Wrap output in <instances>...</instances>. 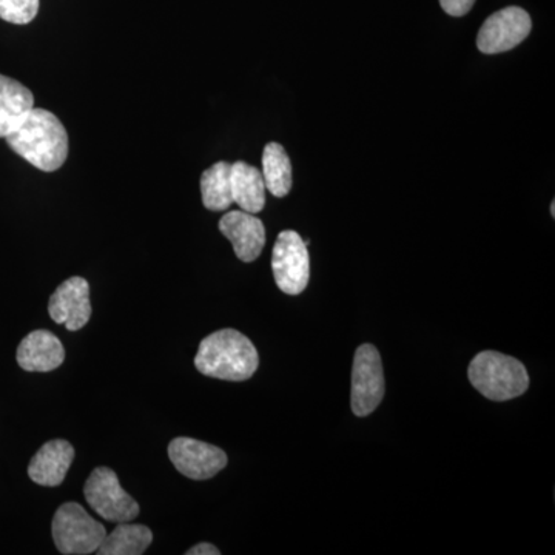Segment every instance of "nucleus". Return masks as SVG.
Listing matches in <instances>:
<instances>
[{
    "label": "nucleus",
    "instance_id": "f257e3e1",
    "mask_svg": "<svg viewBox=\"0 0 555 555\" xmlns=\"http://www.w3.org/2000/svg\"><path fill=\"white\" fill-rule=\"evenodd\" d=\"M5 139L10 149L36 169L56 171L67 160V130L49 109L33 108Z\"/></svg>",
    "mask_w": 555,
    "mask_h": 555
},
{
    "label": "nucleus",
    "instance_id": "f03ea898",
    "mask_svg": "<svg viewBox=\"0 0 555 555\" xmlns=\"http://www.w3.org/2000/svg\"><path fill=\"white\" fill-rule=\"evenodd\" d=\"M258 364L257 347L235 328L208 335L201 341L195 358L201 374L225 382H246L254 377Z\"/></svg>",
    "mask_w": 555,
    "mask_h": 555
},
{
    "label": "nucleus",
    "instance_id": "7ed1b4c3",
    "mask_svg": "<svg viewBox=\"0 0 555 555\" xmlns=\"http://www.w3.org/2000/svg\"><path fill=\"white\" fill-rule=\"evenodd\" d=\"M470 385L492 401H507L524 396L529 387L528 371L517 358L494 350L478 353L469 364Z\"/></svg>",
    "mask_w": 555,
    "mask_h": 555
},
{
    "label": "nucleus",
    "instance_id": "20e7f679",
    "mask_svg": "<svg viewBox=\"0 0 555 555\" xmlns=\"http://www.w3.org/2000/svg\"><path fill=\"white\" fill-rule=\"evenodd\" d=\"M51 534L61 554L87 555L100 550L107 531L79 503L68 502L54 514Z\"/></svg>",
    "mask_w": 555,
    "mask_h": 555
},
{
    "label": "nucleus",
    "instance_id": "39448f33",
    "mask_svg": "<svg viewBox=\"0 0 555 555\" xmlns=\"http://www.w3.org/2000/svg\"><path fill=\"white\" fill-rule=\"evenodd\" d=\"M83 495L91 509L113 524L134 520L141 513L137 500L124 491L115 470L96 467L83 486Z\"/></svg>",
    "mask_w": 555,
    "mask_h": 555
},
{
    "label": "nucleus",
    "instance_id": "423d86ee",
    "mask_svg": "<svg viewBox=\"0 0 555 555\" xmlns=\"http://www.w3.org/2000/svg\"><path fill=\"white\" fill-rule=\"evenodd\" d=\"M385 371L377 347H358L353 358L352 392L350 406L357 416H367L382 404L385 398Z\"/></svg>",
    "mask_w": 555,
    "mask_h": 555
},
{
    "label": "nucleus",
    "instance_id": "0eeeda50",
    "mask_svg": "<svg viewBox=\"0 0 555 555\" xmlns=\"http://www.w3.org/2000/svg\"><path fill=\"white\" fill-rule=\"evenodd\" d=\"M273 276L276 286L287 295H299L306 291L310 280L308 246L294 230H284L278 235L272 255Z\"/></svg>",
    "mask_w": 555,
    "mask_h": 555
},
{
    "label": "nucleus",
    "instance_id": "6e6552de",
    "mask_svg": "<svg viewBox=\"0 0 555 555\" xmlns=\"http://www.w3.org/2000/svg\"><path fill=\"white\" fill-rule=\"evenodd\" d=\"M531 30V16L520 7H507L485 21L478 31L477 47L485 54L505 53L520 46Z\"/></svg>",
    "mask_w": 555,
    "mask_h": 555
},
{
    "label": "nucleus",
    "instance_id": "1a4fd4ad",
    "mask_svg": "<svg viewBox=\"0 0 555 555\" xmlns=\"http://www.w3.org/2000/svg\"><path fill=\"white\" fill-rule=\"evenodd\" d=\"M169 456L179 473L192 480H208L228 466L222 449L195 438H175L169 444Z\"/></svg>",
    "mask_w": 555,
    "mask_h": 555
},
{
    "label": "nucleus",
    "instance_id": "9d476101",
    "mask_svg": "<svg viewBox=\"0 0 555 555\" xmlns=\"http://www.w3.org/2000/svg\"><path fill=\"white\" fill-rule=\"evenodd\" d=\"M49 313L54 323L76 332L91 318L90 284L86 278L72 276L51 295Z\"/></svg>",
    "mask_w": 555,
    "mask_h": 555
},
{
    "label": "nucleus",
    "instance_id": "9b49d317",
    "mask_svg": "<svg viewBox=\"0 0 555 555\" xmlns=\"http://www.w3.org/2000/svg\"><path fill=\"white\" fill-rule=\"evenodd\" d=\"M219 230L232 243L236 257L243 262H254L266 246L264 224L247 211H229L219 221Z\"/></svg>",
    "mask_w": 555,
    "mask_h": 555
},
{
    "label": "nucleus",
    "instance_id": "f8f14e48",
    "mask_svg": "<svg viewBox=\"0 0 555 555\" xmlns=\"http://www.w3.org/2000/svg\"><path fill=\"white\" fill-rule=\"evenodd\" d=\"M17 364L27 372H51L65 360L61 339L49 331L31 332L17 347Z\"/></svg>",
    "mask_w": 555,
    "mask_h": 555
},
{
    "label": "nucleus",
    "instance_id": "ddd939ff",
    "mask_svg": "<svg viewBox=\"0 0 555 555\" xmlns=\"http://www.w3.org/2000/svg\"><path fill=\"white\" fill-rule=\"evenodd\" d=\"M75 460V448L67 440H51L33 456L28 476L36 485L56 488L67 476Z\"/></svg>",
    "mask_w": 555,
    "mask_h": 555
},
{
    "label": "nucleus",
    "instance_id": "4468645a",
    "mask_svg": "<svg viewBox=\"0 0 555 555\" xmlns=\"http://www.w3.org/2000/svg\"><path fill=\"white\" fill-rule=\"evenodd\" d=\"M35 108V96L27 87L0 75V138L5 139Z\"/></svg>",
    "mask_w": 555,
    "mask_h": 555
},
{
    "label": "nucleus",
    "instance_id": "2eb2a0df",
    "mask_svg": "<svg viewBox=\"0 0 555 555\" xmlns=\"http://www.w3.org/2000/svg\"><path fill=\"white\" fill-rule=\"evenodd\" d=\"M233 203L247 214H259L266 206V184L261 171L250 164H232Z\"/></svg>",
    "mask_w": 555,
    "mask_h": 555
},
{
    "label": "nucleus",
    "instance_id": "dca6fc26",
    "mask_svg": "<svg viewBox=\"0 0 555 555\" xmlns=\"http://www.w3.org/2000/svg\"><path fill=\"white\" fill-rule=\"evenodd\" d=\"M203 204L210 211H225L233 204L232 164H214L201 177Z\"/></svg>",
    "mask_w": 555,
    "mask_h": 555
},
{
    "label": "nucleus",
    "instance_id": "f3484780",
    "mask_svg": "<svg viewBox=\"0 0 555 555\" xmlns=\"http://www.w3.org/2000/svg\"><path fill=\"white\" fill-rule=\"evenodd\" d=\"M153 542V532L144 525L122 521L112 534L105 535L96 551L100 555H142Z\"/></svg>",
    "mask_w": 555,
    "mask_h": 555
},
{
    "label": "nucleus",
    "instance_id": "a211bd4d",
    "mask_svg": "<svg viewBox=\"0 0 555 555\" xmlns=\"http://www.w3.org/2000/svg\"><path fill=\"white\" fill-rule=\"evenodd\" d=\"M262 178L266 189L276 198H284L292 189V164L286 150L270 142L262 153Z\"/></svg>",
    "mask_w": 555,
    "mask_h": 555
},
{
    "label": "nucleus",
    "instance_id": "6ab92c4d",
    "mask_svg": "<svg viewBox=\"0 0 555 555\" xmlns=\"http://www.w3.org/2000/svg\"><path fill=\"white\" fill-rule=\"evenodd\" d=\"M38 11L39 0H0V20L10 24H30Z\"/></svg>",
    "mask_w": 555,
    "mask_h": 555
},
{
    "label": "nucleus",
    "instance_id": "aec40b11",
    "mask_svg": "<svg viewBox=\"0 0 555 555\" xmlns=\"http://www.w3.org/2000/svg\"><path fill=\"white\" fill-rule=\"evenodd\" d=\"M476 0H440L441 9L447 11L449 16L462 17L473 10Z\"/></svg>",
    "mask_w": 555,
    "mask_h": 555
},
{
    "label": "nucleus",
    "instance_id": "412c9836",
    "mask_svg": "<svg viewBox=\"0 0 555 555\" xmlns=\"http://www.w3.org/2000/svg\"><path fill=\"white\" fill-rule=\"evenodd\" d=\"M188 555H219L221 551L217 546L210 545V543H199V545L190 547L185 551Z\"/></svg>",
    "mask_w": 555,
    "mask_h": 555
},
{
    "label": "nucleus",
    "instance_id": "4be33fe9",
    "mask_svg": "<svg viewBox=\"0 0 555 555\" xmlns=\"http://www.w3.org/2000/svg\"><path fill=\"white\" fill-rule=\"evenodd\" d=\"M551 215H553V218L555 217V203L553 201V204H551Z\"/></svg>",
    "mask_w": 555,
    "mask_h": 555
}]
</instances>
